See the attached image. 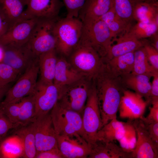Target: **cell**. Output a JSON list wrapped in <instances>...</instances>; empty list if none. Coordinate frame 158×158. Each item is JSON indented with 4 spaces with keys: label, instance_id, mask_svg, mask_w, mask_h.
Wrapping results in <instances>:
<instances>
[{
    "label": "cell",
    "instance_id": "cell-1",
    "mask_svg": "<svg viewBox=\"0 0 158 158\" xmlns=\"http://www.w3.org/2000/svg\"><path fill=\"white\" fill-rule=\"evenodd\" d=\"M92 80L103 126L116 118L121 98L126 88L122 78L114 74L104 60Z\"/></svg>",
    "mask_w": 158,
    "mask_h": 158
},
{
    "label": "cell",
    "instance_id": "cell-2",
    "mask_svg": "<svg viewBox=\"0 0 158 158\" xmlns=\"http://www.w3.org/2000/svg\"><path fill=\"white\" fill-rule=\"evenodd\" d=\"M82 27L83 22L78 18L57 19L54 27L57 53L65 57L69 56L80 42Z\"/></svg>",
    "mask_w": 158,
    "mask_h": 158
},
{
    "label": "cell",
    "instance_id": "cell-3",
    "mask_svg": "<svg viewBox=\"0 0 158 158\" xmlns=\"http://www.w3.org/2000/svg\"><path fill=\"white\" fill-rule=\"evenodd\" d=\"M82 22L79 43L91 47L102 58H104L113 42V36L107 26L100 19Z\"/></svg>",
    "mask_w": 158,
    "mask_h": 158
},
{
    "label": "cell",
    "instance_id": "cell-4",
    "mask_svg": "<svg viewBox=\"0 0 158 158\" xmlns=\"http://www.w3.org/2000/svg\"><path fill=\"white\" fill-rule=\"evenodd\" d=\"M92 84V80L83 76L75 82L62 87L59 90L58 102L63 107L82 115Z\"/></svg>",
    "mask_w": 158,
    "mask_h": 158
},
{
    "label": "cell",
    "instance_id": "cell-5",
    "mask_svg": "<svg viewBox=\"0 0 158 158\" xmlns=\"http://www.w3.org/2000/svg\"><path fill=\"white\" fill-rule=\"evenodd\" d=\"M56 18H39L27 42L28 46L37 57L55 49L56 40L54 34Z\"/></svg>",
    "mask_w": 158,
    "mask_h": 158
},
{
    "label": "cell",
    "instance_id": "cell-6",
    "mask_svg": "<svg viewBox=\"0 0 158 158\" xmlns=\"http://www.w3.org/2000/svg\"><path fill=\"white\" fill-rule=\"evenodd\" d=\"M68 57V61L76 70L92 80L103 62V59L94 49L80 43Z\"/></svg>",
    "mask_w": 158,
    "mask_h": 158
},
{
    "label": "cell",
    "instance_id": "cell-7",
    "mask_svg": "<svg viewBox=\"0 0 158 158\" xmlns=\"http://www.w3.org/2000/svg\"><path fill=\"white\" fill-rule=\"evenodd\" d=\"M50 114L57 135L78 133L85 139L80 114L63 107L58 102Z\"/></svg>",
    "mask_w": 158,
    "mask_h": 158
},
{
    "label": "cell",
    "instance_id": "cell-8",
    "mask_svg": "<svg viewBox=\"0 0 158 158\" xmlns=\"http://www.w3.org/2000/svg\"><path fill=\"white\" fill-rule=\"evenodd\" d=\"M82 116L85 138L91 145L96 141L97 133L103 127L96 92L93 82Z\"/></svg>",
    "mask_w": 158,
    "mask_h": 158
},
{
    "label": "cell",
    "instance_id": "cell-9",
    "mask_svg": "<svg viewBox=\"0 0 158 158\" xmlns=\"http://www.w3.org/2000/svg\"><path fill=\"white\" fill-rule=\"evenodd\" d=\"M39 73L38 57L29 66L21 75L15 84L9 88L2 102H18L23 97L33 93Z\"/></svg>",
    "mask_w": 158,
    "mask_h": 158
},
{
    "label": "cell",
    "instance_id": "cell-10",
    "mask_svg": "<svg viewBox=\"0 0 158 158\" xmlns=\"http://www.w3.org/2000/svg\"><path fill=\"white\" fill-rule=\"evenodd\" d=\"M3 47L4 54L1 62L11 67L20 76L38 57L33 54L27 43L22 45L11 44Z\"/></svg>",
    "mask_w": 158,
    "mask_h": 158
},
{
    "label": "cell",
    "instance_id": "cell-11",
    "mask_svg": "<svg viewBox=\"0 0 158 158\" xmlns=\"http://www.w3.org/2000/svg\"><path fill=\"white\" fill-rule=\"evenodd\" d=\"M50 112L37 117L33 122L37 153L58 146Z\"/></svg>",
    "mask_w": 158,
    "mask_h": 158
},
{
    "label": "cell",
    "instance_id": "cell-12",
    "mask_svg": "<svg viewBox=\"0 0 158 158\" xmlns=\"http://www.w3.org/2000/svg\"><path fill=\"white\" fill-rule=\"evenodd\" d=\"M58 147L64 158H88L90 143L82 135L74 133L57 136Z\"/></svg>",
    "mask_w": 158,
    "mask_h": 158
},
{
    "label": "cell",
    "instance_id": "cell-13",
    "mask_svg": "<svg viewBox=\"0 0 158 158\" xmlns=\"http://www.w3.org/2000/svg\"><path fill=\"white\" fill-rule=\"evenodd\" d=\"M36 117L49 113L58 101L59 90L53 84L37 82L33 92Z\"/></svg>",
    "mask_w": 158,
    "mask_h": 158
},
{
    "label": "cell",
    "instance_id": "cell-14",
    "mask_svg": "<svg viewBox=\"0 0 158 158\" xmlns=\"http://www.w3.org/2000/svg\"><path fill=\"white\" fill-rule=\"evenodd\" d=\"M22 18H56L63 3L60 0H25Z\"/></svg>",
    "mask_w": 158,
    "mask_h": 158
},
{
    "label": "cell",
    "instance_id": "cell-15",
    "mask_svg": "<svg viewBox=\"0 0 158 158\" xmlns=\"http://www.w3.org/2000/svg\"><path fill=\"white\" fill-rule=\"evenodd\" d=\"M39 18H21L16 22L0 37V44H24L28 42Z\"/></svg>",
    "mask_w": 158,
    "mask_h": 158
},
{
    "label": "cell",
    "instance_id": "cell-16",
    "mask_svg": "<svg viewBox=\"0 0 158 158\" xmlns=\"http://www.w3.org/2000/svg\"><path fill=\"white\" fill-rule=\"evenodd\" d=\"M133 124L135 129L137 140L132 158H157L158 150L154 147L143 121L135 119Z\"/></svg>",
    "mask_w": 158,
    "mask_h": 158
},
{
    "label": "cell",
    "instance_id": "cell-17",
    "mask_svg": "<svg viewBox=\"0 0 158 158\" xmlns=\"http://www.w3.org/2000/svg\"><path fill=\"white\" fill-rule=\"evenodd\" d=\"M119 36L113 40V42L115 41L116 43L112 44L107 56L103 59L110 60L120 55L134 52L144 45V42L138 39L131 30L130 28Z\"/></svg>",
    "mask_w": 158,
    "mask_h": 158
},
{
    "label": "cell",
    "instance_id": "cell-18",
    "mask_svg": "<svg viewBox=\"0 0 158 158\" xmlns=\"http://www.w3.org/2000/svg\"><path fill=\"white\" fill-rule=\"evenodd\" d=\"M90 145V152L88 158H132V153L125 152L114 141L106 142L97 140Z\"/></svg>",
    "mask_w": 158,
    "mask_h": 158
},
{
    "label": "cell",
    "instance_id": "cell-19",
    "mask_svg": "<svg viewBox=\"0 0 158 158\" xmlns=\"http://www.w3.org/2000/svg\"><path fill=\"white\" fill-rule=\"evenodd\" d=\"M83 76L65 57L61 56L58 58L53 83L59 90L62 87L72 83Z\"/></svg>",
    "mask_w": 158,
    "mask_h": 158
},
{
    "label": "cell",
    "instance_id": "cell-20",
    "mask_svg": "<svg viewBox=\"0 0 158 158\" xmlns=\"http://www.w3.org/2000/svg\"><path fill=\"white\" fill-rule=\"evenodd\" d=\"M112 7V0H86L78 18L82 22L99 19Z\"/></svg>",
    "mask_w": 158,
    "mask_h": 158
},
{
    "label": "cell",
    "instance_id": "cell-21",
    "mask_svg": "<svg viewBox=\"0 0 158 158\" xmlns=\"http://www.w3.org/2000/svg\"><path fill=\"white\" fill-rule=\"evenodd\" d=\"M55 49L43 53L38 57L39 81L45 84L53 83L58 57Z\"/></svg>",
    "mask_w": 158,
    "mask_h": 158
},
{
    "label": "cell",
    "instance_id": "cell-22",
    "mask_svg": "<svg viewBox=\"0 0 158 158\" xmlns=\"http://www.w3.org/2000/svg\"><path fill=\"white\" fill-rule=\"evenodd\" d=\"M123 82L126 88L135 91L146 100L151 102V77L143 75H133L131 74L122 77Z\"/></svg>",
    "mask_w": 158,
    "mask_h": 158
},
{
    "label": "cell",
    "instance_id": "cell-23",
    "mask_svg": "<svg viewBox=\"0 0 158 158\" xmlns=\"http://www.w3.org/2000/svg\"><path fill=\"white\" fill-rule=\"evenodd\" d=\"M15 129V135L20 139L23 145V157L35 158L37 150L33 122L19 126Z\"/></svg>",
    "mask_w": 158,
    "mask_h": 158
},
{
    "label": "cell",
    "instance_id": "cell-24",
    "mask_svg": "<svg viewBox=\"0 0 158 158\" xmlns=\"http://www.w3.org/2000/svg\"><path fill=\"white\" fill-rule=\"evenodd\" d=\"M133 18L137 22L154 23L158 26V1L139 2L135 8Z\"/></svg>",
    "mask_w": 158,
    "mask_h": 158
},
{
    "label": "cell",
    "instance_id": "cell-25",
    "mask_svg": "<svg viewBox=\"0 0 158 158\" xmlns=\"http://www.w3.org/2000/svg\"><path fill=\"white\" fill-rule=\"evenodd\" d=\"M112 72L116 76L123 77L130 74L133 71L134 52L120 55L110 60L103 59Z\"/></svg>",
    "mask_w": 158,
    "mask_h": 158
},
{
    "label": "cell",
    "instance_id": "cell-26",
    "mask_svg": "<svg viewBox=\"0 0 158 158\" xmlns=\"http://www.w3.org/2000/svg\"><path fill=\"white\" fill-rule=\"evenodd\" d=\"M125 132V123L114 119L103 126L98 131L96 140L106 142L118 141L123 137Z\"/></svg>",
    "mask_w": 158,
    "mask_h": 158
},
{
    "label": "cell",
    "instance_id": "cell-27",
    "mask_svg": "<svg viewBox=\"0 0 158 158\" xmlns=\"http://www.w3.org/2000/svg\"><path fill=\"white\" fill-rule=\"evenodd\" d=\"M18 102L20 105L18 123V127L25 126L34 122L36 117L33 93L23 97Z\"/></svg>",
    "mask_w": 158,
    "mask_h": 158
},
{
    "label": "cell",
    "instance_id": "cell-28",
    "mask_svg": "<svg viewBox=\"0 0 158 158\" xmlns=\"http://www.w3.org/2000/svg\"><path fill=\"white\" fill-rule=\"evenodd\" d=\"M100 19L107 26L113 36V40L117 36L129 30L132 26L131 24L127 23L121 18L112 7Z\"/></svg>",
    "mask_w": 158,
    "mask_h": 158
},
{
    "label": "cell",
    "instance_id": "cell-29",
    "mask_svg": "<svg viewBox=\"0 0 158 158\" xmlns=\"http://www.w3.org/2000/svg\"><path fill=\"white\" fill-rule=\"evenodd\" d=\"M0 4L11 27L22 18L24 11V7L26 6V1L0 0Z\"/></svg>",
    "mask_w": 158,
    "mask_h": 158
},
{
    "label": "cell",
    "instance_id": "cell-30",
    "mask_svg": "<svg viewBox=\"0 0 158 158\" xmlns=\"http://www.w3.org/2000/svg\"><path fill=\"white\" fill-rule=\"evenodd\" d=\"M157 72L158 71L150 64L143 46L134 51L133 66L131 74L145 75L151 77Z\"/></svg>",
    "mask_w": 158,
    "mask_h": 158
},
{
    "label": "cell",
    "instance_id": "cell-31",
    "mask_svg": "<svg viewBox=\"0 0 158 158\" xmlns=\"http://www.w3.org/2000/svg\"><path fill=\"white\" fill-rule=\"evenodd\" d=\"M23 145L16 135L3 140L0 146V157L16 158L23 157Z\"/></svg>",
    "mask_w": 158,
    "mask_h": 158
},
{
    "label": "cell",
    "instance_id": "cell-32",
    "mask_svg": "<svg viewBox=\"0 0 158 158\" xmlns=\"http://www.w3.org/2000/svg\"><path fill=\"white\" fill-rule=\"evenodd\" d=\"M142 0H112V7L116 13L127 23L131 24L136 5Z\"/></svg>",
    "mask_w": 158,
    "mask_h": 158
},
{
    "label": "cell",
    "instance_id": "cell-33",
    "mask_svg": "<svg viewBox=\"0 0 158 158\" xmlns=\"http://www.w3.org/2000/svg\"><path fill=\"white\" fill-rule=\"evenodd\" d=\"M136 140V131L133 123L130 122L125 123V132L124 135L118 141L120 147L125 152L132 153L135 148Z\"/></svg>",
    "mask_w": 158,
    "mask_h": 158
},
{
    "label": "cell",
    "instance_id": "cell-34",
    "mask_svg": "<svg viewBox=\"0 0 158 158\" xmlns=\"http://www.w3.org/2000/svg\"><path fill=\"white\" fill-rule=\"evenodd\" d=\"M142 97L135 92L125 90L121 98L119 108L120 116L125 118L127 114L135 106Z\"/></svg>",
    "mask_w": 158,
    "mask_h": 158
},
{
    "label": "cell",
    "instance_id": "cell-35",
    "mask_svg": "<svg viewBox=\"0 0 158 158\" xmlns=\"http://www.w3.org/2000/svg\"><path fill=\"white\" fill-rule=\"evenodd\" d=\"M130 30L138 39L150 38L158 32V26L154 23L138 22Z\"/></svg>",
    "mask_w": 158,
    "mask_h": 158
},
{
    "label": "cell",
    "instance_id": "cell-36",
    "mask_svg": "<svg viewBox=\"0 0 158 158\" xmlns=\"http://www.w3.org/2000/svg\"><path fill=\"white\" fill-rule=\"evenodd\" d=\"M20 76L18 73L11 67L0 63V88L5 87Z\"/></svg>",
    "mask_w": 158,
    "mask_h": 158
},
{
    "label": "cell",
    "instance_id": "cell-37",
    "mask_svg": "<svg viewBox=\"0 0 158 158\" xmlns=\"http://www.w3.org/2000/svg\"><path fill=\"white\" fill-rule=\"evenodd\" d=\"M0 108L10 121L17 128L18 127V123L20 112L19 102L4 103L1 102L0 104Z\"/></svg>",
    "mask_w": 158,
    "mask_h": 158
},
{
    "label": "cell",
    "instance_id": "cell-38",
    "mask_svg": "<svg viewBox=\"0 0 158 158\" xmlns=\"http://www.w3.org/2000/svg\"><path fill=\"white\" fill-rule=\"evenodd\" d=\"M67 10L66 17L78 18L79 12L86 0H62Z\"/></svg>",
    "mask_w": 158,
    "mask_h": 158
},
{
    "label": "cell",
    "instance_id": "cell-39",
    "mask_svg": "<svg viewBox=\"0 0 158 158\" xmlns=\"http://www.w3.org/2000/svg\"><path fill=\"white\" fill-rule=\"evenodd\" d=\"M150 102L144 100L143 97L140 98L135 106L126 115L125 118L131 120L140 118L143 116L148 104Z\"/></svg>",
    "mask_w": 158,
    "mask_h": 158
},
{
    "label": "cell",
    "instance_id": "cell-40",
    "mask_svg": "<svg viewBox=\"0 0 158 158\" xmlns=\"http://www.w3.org/2000/svg\"><path fill=\"white\" fill-rule=\"evenodd\" d=\"M143 47L150 64L155 70L158 71V51L145 42Z\"/></svg>",
    "mask_w": 158,
    "mask_h": 158
},
{
    "label": "cell",
    "instance_id": "cell-41",
    "mask_svg": "<svg viewBox=\"0 0 158 158\" xmlns=\"http://www.w3.org/2000/svg\"><path fill=\"white\" fill-rule=\"evenodd\" d=\"M16 128V126L10 121L0 108V141L3 140L9 130Z\"/></svg>",
    "mask_w": 158,
    "mask_h": 158
},
{
    "label": "cell",
    "instance_id": "cell-42",
    "mask_svg": "<svg viewBox=\"0 0 158 158\" xmlns=\"http://www.w3.org/2000/svg\"><path fill=\"white\" fill-rule=\"evenodd\" d=\"M150 103L152 106L149 107L148 115L146 117L142 116L140 118L147 124L158 122V99L152 100Z\"/></svg>",
    "mask_w": 158,
    "mask_h": 158
},
{
    "label": "cell",
    "instance_id": "cell-43",
    "mask_svg": "<svg viewBox=\"0 0 158 158\" xmlns=\"http://www.w3.org/2000/svg\"><path fill=\"white\" fill-rule=\"evenodd\" d=\"M144 123L154 147L158 150V122Z\"/></svg>",
    "mask_w": 158,
    "mask_h": 158
},
{
    "label": "cell",
    "instance_id": "cell-44",
    "mask_svg": "<svg viewBox=\"0 0 158 158\" xmlns=\"http://www.w3.org/2000/svg\"><path fill=\"white\" fill-rule=\"evenodd\" d=\"M35 158H64L58 146L37 153Z\"/></svg>",
    "mask_w": 158,
    "mask_h": 158
},
{
    "label": "cell",
    "instance_id": "cell-45",
    "mask_svg": "<svg viewBox=\"0 0 158 158\" xmlns=\"http://www.w3.org/2000/svg\"><path fill=\"white\" fill-rule=\"evenodd\" d=\"M11 25L0 4V37L11 28Z\"/></svg>",
    "mask_w": 158,
    "mask_h": 158
},
{
    "label": "cell",
    "instance_id": "cell-46",
    "mask_svg": "<svg viewBox=\"0 0 158 158\" xmlns=\"http://www.w3.org/2000/svg\"><path fill=\"white\" fill-rule=\"evenodd\" d=\"M152 77L153 79L151 83V101L158 99V72L154 74Z\"/></svg>",
    "mask_w": 158,
    "mask_h": 158
},
{
    "label": "cell",
    "instance_id": "cell-47",
    "mask_svg": "<svg viewBox=\"0 0 158 158\" xmlns=\"http://www.w3.org/2000/svg\"><path fill=\"white\" fill-rule=\"evenodd\" d=\"M151 41V45L158 51V32L150 37Z\"/></svg>",
    "mask_w": 158,
    "mask_h": 158
},
{
    "label": "cell",
    "instance_id": "cell-48",
    "mask_svg": "<svg viewBox=\"0 0 158 158\" xmlns=\"http://www.w3.org/2000/svg\"><path fill=\"white\" fill-rule=\"evenodd\" d=\"M9 88L8 85L4 87L0 88V104L1 102L2 98L5 95Z\"/></svg>",
    "mask_w": 158,
    "mask_h": 158
},
{
    "label": "cell",
    "instance_id": "cell-49",
    "mask_svg": "<svg viewBox=\"0 0 158 158\" xmlns=\"http://www.w3.org/2000/svg\"><path fill=\"white\" fill-rule=\"evenodd\" d=\"M4 54V50L3 46L0 44V62H1Z\"/></svg>",
    "mask_w": 158,
    "mask_h": 158
},
{
    "label": "cell",
    "instance_id": "cell-50",
    "mask_svg": "<svg viewBox=\"0 0 158 158\" xmlns=\"http://www.w3.org/2000/svg\"><path fill=\"white\" fill-rule=\"evenodd\" d=\"M143 1H148V2H153L157 1V0H142Z\"/></svg>",
    "mask_w": 158,
    "mask_h": 158
},
{
    "label": "cell",
    "instance_id": "cell-51",
    "mask_svg": "<svg viewBox=\"0 0 158 158\" xmlns=\"http://www.w3.org/2000/svg\"><path fill=\"white\" fill-rule=\"evenodd\" d=\"M2 141H0V145H1V142H2Z\"/></svg>",
    "mask_w": 158,
    "mask_h": 158
},
{
    "label": "cell",
    "instance_id": "cell-52",
    "mask_svg": "<svg viewBox=\"0 0 158 158\" xmlns=\"http://www.w3.org/2000/svg\"></svg>",
    "mask_w": 158,
    "mask_h": 158
}]
</instances>
